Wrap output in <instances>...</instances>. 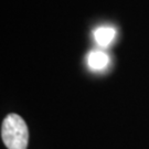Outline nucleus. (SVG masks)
<instances>
[{
  "label": "nucleus",
  "instance_id": "f257e3e1",
  "mask_svg": "<svg viewBox=\"0 0 149 149\" xmlns=\"http://www.w3.org/2000/svg\"><path fill=\"white\" fill-rule=\"evenodd\" d=\"M1 138L8 149H27L29 130L23 118L17 114H9L2 120Z\"/></svg>",
  "mask_w": 149,
  "mask_h": 149
},
{
  "label": "nucleus",
  "instance_id": "f03ea898",
  "mask_svg": "<svg viewBox=\"0 0 149 149\" xmlns=\"http://www.w3.org/2000/svg\"><path fill=\"white\" fill-rule=\"evenodd\" d=\"M88 65L93 70H103L109 63V58L106 53L102 51H93L91 52L87 59Z\"/></svg>",
  "mask_w": 149,
  "mask_h": 149
},
{
  "label": "nucleus",
  "instance_id": "7ed1b4c3",
  "mask_svg": "<svg viewBox=\"0 0 149 149\" xmlns=\"http://www.w3.org/2000/svg\"><path fill=\"white\" fill-rule=\"evenodd\" d=\"M115 37V30L111 27H101L94 31L95 41L102 47H107Z\"/></svg>",
  "mask_w": 149,
  "mask_h": 149
}]
</instances>
